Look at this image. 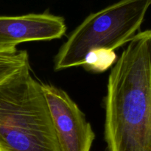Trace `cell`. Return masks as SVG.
Instances as JSON below:
<instances>
[{"label":"cell","instance_id":"obj_7","mask_svg":"<svg viewBox=\"0 0 151 151\" xmlns=\"http://www.w3.org/2000/svg\"><path fill=\"white\" fill-rule=\"evenodd\" d=\"M116 58L114 51L104 49L93 50L86 55L83 66L87 71L103 72L116 63Z\"/></svg>","mask_w":151,"mask_h":151},{"label":"cell","instance_id":"obj_3","mask_svg":"<svg viewBox=\"0 0 151 151\" xmlns=\"http://www.w3.org/2000/svg\"><path fill=\"white\" fill-rule=\"evenodd\" d=\"M151 0H119L91 13L71 33L55 58V70L83 66L93 50L114 51L136 35Z\"/></svg>","mask_w":151,"mask_h":151},{"label":"cell","instance_id":"obj_6","mask_svg":"<svg viewBox=\"0 0 151 151\" xmlns=\"http://www.w3.org/2000/svg\"><path fill=\"white\" fill-rule=\"evenodd\" d=\"M29 65L26 50H19L16 47L0 48V83Z\"/></svg>","mask_w":151,"mask_h":151},{"label":"cell","instance_id":"obj_2","mask_svg":"<svg viewBox=\"0 0 151 151\" xmlns=\"http://www.w3.org/2000/svg\"><path fill=\"white\" fill-rule=\"evenodd\" d=\"M0 151H60L41 83L29 65L0 83Z\"/></svg>","mask_w":151,"mask_h":151},{"label":"cell","instance_id":"obj_4","mask_svg":"<svg viewBox=\"0 0 151 151\" xmlns=\"http://www.w3.org/2000/svg\"><path fill=\"white\" fill-rule=\"evenodd\" d=\"M60 151H90L95 134L85 114L67 93L41 83Z\"/></svg>","mask_w":151,"mask_h":151},{"label":"cell","instance_id":"obj_5","mask_svg":"<svg viewBox=\"0 0 151 151\" xmlns=\"http://www.w3.org/2000/svg\"><path fill=\"white\" fill-rule=\"evenodd\" d=\"M66 31L64 19L47 11L0 16V48H13L24 42L58 39Z\"/></svg>","mask_w":151,"mask_h":151},{"label":"cell","instance_id":"obj_1","mask_svg":"<svg viewBox=\"0 0 151 151\" xmlns=\"http://www.w3.org/2000/svg\"><path fill=\"white\" fill-rule=\"evenodd\" d=\"M112 68L105 98L109 151H151V29L136 34Z\"/></svg>","mask_w":151,"mask_h":151}]
</instances>
